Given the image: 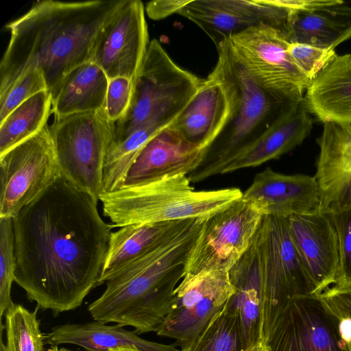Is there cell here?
<instances>
[{
  "mask_svg": "<svg viewBox=\"0 0 351 351\" xmlns=\"http://www.w3.org/2000/svg\"><path fill=\"white\" fill-rule=\"evenodd\" d=\"M61 176L12 219L14 282L54 316L80 307L97 287L112 224Z\"/></svg>",
  "mask_w": 351,
  "mask_h": 351,
  "instance_id": "cell-1",
  "label": "cell"
},
{
  "mask_svg": "<svg viewBox=\"0 0 351 351\" xmlns=\"http://www.w3.org/2000/svg\"><path fill=\"white\" fill-rule=\"evenodd\" d=\"M124 0L36 1L8 23V45L0 63V96L30 71L45 77L53 97L66 75L91 61L99 31Z\"/></svg>",
  "mask_w": 351,
  "mask_h": 351,
  "instance_id": "cell-2",
  "label": "cell"
},
{
  "mask_svg": "<svg viewBox=\"0 0 351 351\" xmlns=\"http://www.w3.org/2000/svg\"><path fill=\"white\" fill-rule=\"evenodd\" d=\"M206 219L180 220L155 246L110 276L88 311L94 320L132 326L138 335L156 332Z\"/></svg>",
  "mask_w": 351,
  "mask_h": 351,
  "instance_id": "cell-3",
  "label": "cell"
},
{
  "mask_svg": "<svg viewBox=\"0 0 351 351\" xmlns=\"http://www.w3.org/2000/svg\"><path fill=\"white\" fill-rule=\"evenodd\" d=\"M212 71L226 93L230 112L219 134L206 148L199 165L188 178L191 183L221 174L225 167L258 141L283 114L299 104L260 86L234 55L228 39L217 47Z\"/></svg>",
  "mask_w": 351,
  "mask_h": 351,
  "instance_id": "cell-4",
  "label": "cell"
},
{
  "mask_svg": "<svg viewBox=\"0 0 351 351\" xmlns=\"http://www.w3.org/2000/svg\"><path fill=\"white\" fill-rule=\"evenodd\" d=\"M237 187L196 191L187 175L123 186L99 195L104 215L114 228L133 223L207 219L239 200Z\"/></svg>",
  "mask_w": 351,
  "mask_h": 351,
  "instance_id": "cell-5",
  "label": "cell"
},
{
  "mask_svg": "<svg viewBox=\"0 0 351 351\" xmlns=\"http://www.w3.org/2000/svg\"><path fill=\"white\" fill-rule=\"evenodd\" d=\"M204 79L178 66L160 43L153 39L133 81L130 105L125 114L112 122L109 145L136 130L169 127L193 98Z\"/></svg>",
  "mask_w": 351,
  "mask_h": 351,
  "instance_id": "cell-6",
  "label": "cell"
},
{
  "mask_svg": "<svg viewBox=\"0 0 351 351\" xmlns=\"http://www.w3.org/2000/svg\"><path fill=\"white\" fill-rule=\"evenodd\" d=\"M49 130L60 176L97 204L112 122L102 110L56 119Z\"/></svg>",
  "mask_w": 351,
  "mask_h": 351,
  "instance_id": "cell-7",
  "label": "cell"
},
{
  "mask_svg": "<svg viewBox=\"0 0 351 351\" xmlns=\"http://www.w3.org/2000/svg\"><path fill=\"white\" fill-rule=\"evenodd\" d=\"M258 233L263 267L265 339L289 302L297 297L315 295V288L291 240L287 218L265 215Z\"/></svg>",
  "mask_w": 351,
  "mask_h": 351,
  "instance_id": "cell-8",
  "label": "cell"
},
{
  "mask_svg": "<svg viewBox=\"0 0 351 351\" xmlns=\"http://www.w3.org/2000/svg\"><path fill=\"white\" fill-rule=\"evenodd\" d=\"M240 63L265 90L301 103L311 81L292 60L286 34L273 26L251 27L227 38Z\"/></svg>",
  "mask_w": 351,
  "mask_h": 351,
  "instance_id": "cell-9",
  "label": "cell"
},
{
  "mask_svg": "<svg viewBox=\"0 0 351 351\" xmlns=\"http://www.w3.org/2000/svg\"><path fill=\"white\" fill-rule=\"evenodd\" d=\"M59 177L60 169L47 125L0 155V218H13Z\"/></svg>",
  "mask_w": 351,
  "mask_h": 351,
  "instance_id": "cell-10",
  "label": "cell"
},
{
  "mask_svg": "<svg viewBox=\"0 0 351 351\" xmlns=\"http://www.w3.org/2000/svg\"><path fill=\"white\" fill-rule=\"evenodd\" d=\"M263 217L241 198L206 219L189 254L185 275L228 272L248 250Z\"/></svg>",
  "mask_w": 351,
  "mask_h": 351,
  "instance_id": "cell-11",
  "label": "cell"
},
{
  "mask_svg": "<svg viewBox=\"0 0 351 351\" xmlns=\"http://www.w3.org/2000/svg\"><path fill=\"white\" fill-rule=\"evenodd\" d=\"M234 293L228 271L184 275L175 289L169 312L156 330L181 348L194 339L221 312Z\"/></svg>",
  "mask_w": 351,
  "mask_h": 351,
  "instance_id": "cell-12",
  "label": "cell"
},
{
  "mask_svg": "<svg viewBox=\"0 0 351 351\" xmlns=\"http://www.w3.org/2000/svg\"><path fill=\"white\" fill-rule=\"evenodd\" d=\"M339 320L319 295L295 298L265 339L267 351H349L339 335Z\"/></svg>",
  "mask_w": 351,
  "mask_h": 351,
  "instance_id": "cell-13",
  "label": "cell"
},
{
  "mask_svg": "<svg viewBox=\"0 0 351 351\" xmlns=\"http://www.w3.org/2000/svg\"><path fill=\"white\" fill-rule=\"evenodd\" d=\"M145 8L140 0H124L99 31L91 61L109 79L136 76L150 43Z\"/></svg>",
  "mask_w": 351,
  "mask_h": 351,
  "instance_id": "cell-14",
  "label": "cell"
},
{
  "mask_svg": "<svg viewBox=\"0 0 351 351\" xmlns=\"http://www.w3.org/2000/svg\"><path fill=\"white\" fill-rule=\"evenodd\" d=\"M178 14L200 27L216 47L261 24L278 28L288 37L290 9L277 0H189Z\"/></svg>",
  "mask_w": 351,
  "mask_h": 351,
  "instance_id": "cell-15",
  "label": "cell"
},
{
  "mask_svg": "<svg viewBox=\"0 0 351 351\" xmlns=\"http://www.w3.org/2000/svg\"><path fill=\"white\" fill-rule=\"evenodd\" d=\"M291 240L311 279L315 295L336 280L339 265L338 238L327 213L292 215L287 218Z\"/></svg>",
  "mask_w": 351,
  "mask_h": 351,
  "instance_id": "cell-16",
  "label": "cell"
},
{
  "mask_svg": "<svg viewBox=\"0 0 351 351\" xmlns=\"http://www.w3.org/2000/svg\"><path fill=\"white\" fill-rule=\"evenodd\" d=\"M264 216L288 218L320 211L321 193L315 176L286 175L270 167L256 174L241 197Z\"/></svg>",
  "mask_w": 351,
  "mask_h": 351,
  "instance_id": "cell-17",
  "label": "cell"
},
{
  "mask_svg": "<svg viewBox=\"0 0 351 351\" xmlns=\"http://www.w3.org/2000/svg\"><path fill=\"white\" fill-rule=\"evenodd\" d=\"M228 274L234 293L223 309L237 319L244 351L265 340L262 330L263 278L258 230L248 250Z\"/></svg>",
  "mask_w": 351,
  "mask_h": 351,
  "instance_id": "cell-18",
  "label": "cell"
},
{
  "mask_svg": "<svg viewBox=\"0 0 351 351\" xmlns=\"http://www.w3.org/2000/svg\"><path fill=\"white\" fill-rule=\"evenodd\" d=\"M204 150L168 127L154 136L130 167L123 186L138 185L166 177L189 175L201 163Z\"/></svg>",
  "mask_w": 351,
  "mask_h": 351,
  "instance_id": "cell-19",
  "label": "cell"
},
{
  "mask_svg": "<svg viewBox=\"0 0 351 351\" xmlns=\"http://www.w3.org/2000/svg\"><path fill=\"white\" fill-rule=\"evenodd\" d=\"M229 112L223 86L211 72L169 127L186 141L204 152L220 132Z\"/></svg>",
  "mask_w": 351,
  "mask_h": 351,
  "instance_id": "cell-20",
  "label": "cell"
},
{
  "mask_svg": "<svg viewBox=\"0 0 351 351\" xmlns=\"http://www.w3.org/2000/svg\"><path fill=\"white\" fill-rule=\"evenodd\" d=\"M351 38V5L326 0L304 10H290L288 41L324 49L335 48Z\"/></svg>",
  "mask_w": 351,
  "mask_h": 351,
  "instance_id": "cell-21",
  "label": "cell"
},
{
  "mask_svg": "<svg viewBox=\"0 0 351 351\" xmlns=\"http://www.w3.org/2000/svg\"><path fill=\"white\" fill-rule=\"evenodd\" d=\"M303 103L324 123L351 125V54L337 55L312 80Z\"/></svg>",
  "mask_w": 351,
  "mask_h": 351,
  "instance_id": "cell-22",
  "label": "cell"
},
{
  "mask_svg": "<svg viewBox=\"0 0 351 351\" xmlns=\"http://www.w3.org/2000/svg\"><path fill=\"white\" fill-rule=\"evenodd\" d=\"M51 347L72 344L87 351H114L135 348L140 351H180L176 345H167L144 339L135 330H127L119 324L107 325L94 320L58 325L45 335Z\"/></svg>",
  "mask_w": 351,
  "mask_h": 351,
  "instance_id": "cell-23",
  "label": "cell"
},
{
  "mask_svg": "<svg viewBox=\"0 0 351 351\" xmlns=\"http://www.w3.org/2000/svg\"><path fill=\"white\" fill-rule=\"evenodd\" d=\"M303 101L283 114L258 141L240 154L221 174L255 167L278 159L301 145L309 135L313 121Z\"/></svg>",
  "mask_w": 351,
  "mask_h": 351,
  "instance_id": "cell-24",
  "label": "cell"
},
{
  "mask_svg": "<svg viewBox=\"0 0 351 351\" xmlns=\"http://www.w3.org/2000/svg\"><path fill=\"white\" fill-rule=\"evenodd\" d=\"M109 78L93 61L73 69L52 97L55 118L104 110Z\"/></svg>",
  "mask_w": 351,
  "mask_h": 351,
  "instance_id": "cell-25",
  "label": "cell"
},
{
  "mask_svg": "<svg viewBox=\"0 0 351 351\" xmlns=\"http://www.w3.org/2000/svg\"><path fill=\"white\" fill-rule=\"evenodd\" d=\"M317 142L319 152L314 176L322 205L339 187L351 181V125L324 123Z\"/></svg>",
  "mask_w": 351,
  "mask_h": 351,
  "instance_id": "cell-26",
  "label": "cell"
},
{
  "mask_svg": "<svg viewBox=\"0 0 351 351\" xmlns=\"http://www.w3.org/2000/svg\"><path fill=\"white\" fill-rule=\"evenodd\" d=\"M180 221L133 223L112 232L97 286L151 250Z\"/></svg>",
  "mask_w": 351,
  "mask_h": 351,
  "instance_id": "cell-27",
  "label": "cell"
},
{
  "mask_svg": "<svg viewBox=\"0 0 351 351\" xmlns=\"http://www.w3.org/2000/svg\"><path fill=\"white\" fill-rule=\"evenodd\" d=\"M51 106V95L48 90H44L10 112L0 122V155L45 128Z\"/></svg>",
  "mask_w": 351,
  "mask_h": 351,
  "instance_id": "cell-28",
  "label": "cell"
},
{
  "mask_svg": "<svg viewBox=\"0 0 351 351\" xmlns=\"http://www.w3.org/2000/svg\"><path fill=\"white\" fill-rule=\"evenodd\" d=\"M320 212L327 213L337 232L339 265L336 289H351V181L339 187L323 202Z\"/></svg>",
  "mask_w": 351,
  "mask_h": 351,
  "instance_id": "cell-29",
  "label": "cell"
},
{
  "mask_svg": "<svg viewBox=\"0 0 351 351\" xmlns=\"http://www.w3.org/2000/svg\"><path fill=\"white\" fill-rule=\"evenodd\" d=\"M37 309L30 311L15 303L7 309L4 314L6 343L1 346V351H47Z\"/></svg>",
  "mask_w": 351,
  "mask_h": 351,
  "instance_id": "cell-30",
  "label": "cell"
},
{
  "mask_svg": "<svg viewBox=\"0 0 351 351\" xmlns=\"http://www.w3.org/2000/svg\"><path fill=\"white\" fill-rule=\"evenodd\" d=\"M180 351H243L237 317L223 309Z\"/></svg>",
  "mask_w": 351,
  "mask_h": 351,
  "instance_id": "cell-31",
  "label": "cell"
},
{
  "mask_svg": "<svg viewBox=\"0 0 351 351\" xmlns=\"http://www.w3.org/2000/svg\"><path fill=\"white\" fill-rule=\"evenodd\" d=\"M16 256L12 218H0V317L14 303L11 289L15 280Z\"/></svg>",
  "mask_w": 351,
  "mask_h": 351,
  "instance_id": "cell-32",
  "label": "cell"
},
{
  "mask_svg": "<svg viewBox=\"0 0 351 351\" xmlns=\"http://www.w3.org/2000/svg\"><path fill=\"white\" fill-rule=\"evenodd\" d=\"M288 51L297 67L311 82L337 56L335 49L304 43H290Z\"/></svg>",
  "mask_w": 351,
  "mask_h": 351,
  "instance_id": "cell-33",
  "label": "cell"
},
{
  "mask_svg": "<svg viewBox=\"0 0 351 351\" xmlns=\"http://www.w3.org/2000/svg\"><path fill=\"white\" fill-rule=\"evenodd\" d=\"M44 90L47 88L41 71L35 70L25 74L0 96V122L22 103Z\"/></svg>",
  "mask_w": 351,
  "mask_h": 351,
  "instance_id": "cell-34",
  "label": "cell"
},
{
  "mask_svg": "<svg viewBox=\"0 0 351 351\" xmlns=\"http://www.w3.org/2000/svg\"><path fill=\"white\" fill-rule=\"evenodd\" d=\"M133 81L125 77L109 79L104 111L111 122L120 119L131 102Z\"/></svg>",
  "mask_w": 351,
  "mask_h": 351,
  "instance_id": "cell-35",
  "label": "cell"
},
{
  "mask_svg": "<svg viewBox=\"0 0 351 351\" xmlns=\"http://www.w3.org/2000/svg\"><path fill=\"white\" fill-rule=\"evenodd\" d=\"M189 0H156L147 3L145 12L154 20H160L173 14H178Z\"/></svg>",
  "mask_w": 351,
  "mask_h": 351,
  "instance_id": "cell-36",
  "label": "cell"
},
{
  "mask_svg": "<svg viewBox=\"0 0 351 351\" xmlns=\"http://www.w3.org/2000/svg\"><path fill=\"white\" fill-rule=\"evenodd\" d=\"M339 332L343 341H351V317L341 318L339 323Z\"/></svg>",
  "mask_w": 351,
  "mask_h": 351,
  "instance_id": "cell-37",
  "label": "cell"
},
{
  "mask_svg": "<svg viewBox=\"0 0 351 351\" xmlns=\"http://www.w3.org/2000/svg\"><path fill=\"white\" fill-rule=\"evenodd\" d=\"M244 351H267L265 340H263L253 346H251Z\"/></svg>",
  "mask_w": 351,
  "mask_h": 351,
  "instance_id": "cell-38",
  "label": "cell"
},
{
  "mask_svg": "<svg viewBox=\"0 0 351 351\" xmlns=\"http://www.w3.org/2000/svg\"><path fill=\"white\" fill-rule=\"evenodd\" d=\"M114 351H140L135 348H121Z\"/></svg>",
  "mask_w": 351,
  "mask_h": 351,
  "instance_id": "cell-39",
  "label": "cell"
},
{
  "mask_svg": "<svg viewBox=\"0 0 351 351\" xmlns=\"http://www.w3.org/2000/svg\"><path fill=\"white\" fill-rule=\"evenodd\" d=\"M47 351H59V348L58 346L51 347L50 348L47 349Z\"/></svg>",
  "mask_w": 351,
  "mask_h": 351,
  "instance_id": "cell-40",
  "label": "cell"
},
{
  "mask_svg": "<svg viewBox=\"0 0 351 351\" xmlns=\"http://www.w3.org/2000/svg\"><path fill=\"white\" fill-rule=\"evenodd\" d=\"M59 351H73V350H71L68 348H64V347H62V348H59Z\"/></svg>",
  "mask_w": 351,
  "mask_h": 351,
  "instance_id": "cell-41",
  "label": "cell"
},
{
  "mask_svg": "<svg viewBox=\"0 0 351 351\" xmlns=\"http://www.w3.org/2000/svg\"><path fill=\"white\" fill-rule=\"evenodd\" d=\"M349 351H351V341L346 343Z\"/></svg>",
  "mask_w": 351,
  "mask_h": 351,
  "instance_id": "cell-42",
  "label": "cell"
}]
</instances>
